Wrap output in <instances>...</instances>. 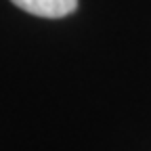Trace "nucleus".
Returning <instances> with one entry per match:
<instances>
[{
    "label": "nucleus",
    "mask_w": 151,
    "mask_h": 151,
    "mask_svg": "<svg viewBox=\"0 0 151 151\" xmlns=\"http://www.w3.org/2000/svg\"><path fill=\"white\" fill-rule=\"evenodd\" d=\"M11 2L29 15L46 19H59L78 9V0H11Z\"/></svg>",
    "instance_id": "obj_1"
}]
</instances>
